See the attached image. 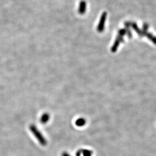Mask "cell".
Instances as JSON below:
<instances>
[{
    "label": "cell",
    "instance_id": "1",
    "mask_svg": "<svg viewBox=\"0 0 156 156\" xmlns=\"http://www.w3.org/2000/svg\"><path fill=\"white\" fill-rule=\"evenodd\" d=\"M29 130L41 146H46V144H47V140L35 125H34L33 124L29 126Z\"/></svg>",
    "mask_w": 156,
    "mask_h": 156
},
{
    "label": "cell",
    "instance_id": "2",
    "mask_svg": "<svg viewBox=\"0 0 156 156\" xmlns=\"http://www.w3.org/2000/svg\"><path fill=\"white\" fill-rule=\"evenodd\" d=\"M93 152L90 150H86V149H80L77 151L75 154L76 156H80L81 154L83 155V156H92V155Z\"/></svg>",
    "mask_w": 156,
    "mask_h": 156
},
{
    "label": "cell",
    "instance_id": "3",
    "mask_svg": "<svg viewBox=\"0 0 156 156\" xmlns=\"http://www.w3.org/2000/svg\"><path fill=\"white\" fill-rule=\"evenodd\" d=\"M50 119V115L48 113H44L41 117V122L43 124L47 123Z\"/></svg>",
    "mask_w": 156,
    "mask_h": 156
},
{
    "label": "cell",
    "instance_id": "4",
    "mask_svg": "<svg viewBox=\"0 0 156 156\" xmlns=\"http://www.w3.org/2000/svg\"><path fill=\"white\" fill-rule=\"evenodd\" d=\"M86 123V120L83 118H80L79 119L76 120V122H75V124L76 126H79V127H81L84 126Z\"/></svg>",
    "mask_w": 156,
    "mask_h": 156
},
{
    "label": "cell",
    "instance_id": "5",
    "mask_svg": "<svg viewBox=\"0 0 156 156\" xmlns=\"http://www.w3.org/2000/svg\"><path fill=\"white\" fill-rule=\"evenodd\" d=\"M62 156H71L67 152H63L62 154Z\"/></svg>",
    "mask_w": 156,
    "mask_h": 156
}]
</instances>
